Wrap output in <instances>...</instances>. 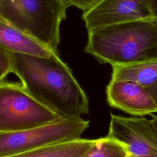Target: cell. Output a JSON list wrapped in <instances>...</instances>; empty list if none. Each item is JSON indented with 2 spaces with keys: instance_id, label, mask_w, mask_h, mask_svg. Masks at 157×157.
<instances>
[{
  "instance_id": "6da1fadb",
  "label": "cell",
  "mask_w": 157,
  "mask_h": 157,
  "mask_svg": "<svg viewBox=\"0 0 157 157\" xmlns=\"http://www.w3.org/2000/svg\"><path fill=\"white\" fill-rule=\"evenodd\" d=\"M12 63L23 88L44 106L65 118L88 113L87 96L59 53L45 58L13 53Z\"/></svg>"
},
{
  "instance_id": "7a4b0ae2",
  "label": "cell",
  "mask_w": 157,
  "mask_h": 157,
  "mask_svg": "<svg viewBox=\"0 0 157 157\" xmlns=\"http://www.w3.org/2000/svg\"><path fill=\"white\" fill-rule=\"evenodd\" d=\"M88 31L84 51L100 64H128L157 59V21L135 20Z\"/></svg>"
},
{
  "instance_id": "3957f363",
  "label": "cell",
  "mask_w": 157,
  "mask_h": 157,
  "mask_svg": "<svg viewBox=\"0 0 157 157\" xmlns=\"http://www.w3.org/2000/svg\"><path fill=\"white\" fill-rule=\"evenodd\" d=\"M64 0H0V18L58 52Z\"/></svg>"
},
{
  "instance_id": "277c9868",
  "label": "cell",
  "mask_w": 157,
  "mask_h": 157,
  "mask_svg": "<svg viewBox=\"0 0 157 157\" xmlns=\"http://www.w3.org/2000/svg\"><path fill=\"white\" fill-rule=\"evenodd\" d=\"M63 118L36 101L21 84L0 83V133L23 131Z\"/></svg>"
},
{
  "instance_id": "5b68a950",
  "label": "cell",
  "mask_w": 157,
  "mask_h": 157,
  "mask_svg": "<svg viewBox=\"0 0 157 157\" xmlns=\"http://www.w3.org/2000/svg\"><path fill=\"white\" fill-rule=\"evenodd\" d=\"M89 124L81 117L64 118L23 131L0 133V157L80 139Z\"/></svg>"
},
{
  "instance_id": "8992f818",
  "label": "cell",
  "mask_w": 157,
  "mask_h": 157,
  "mask_svg": "<svg viewBox=\"0 0 157 157\" xmlns=\"http://www.w3.org/2000/svg\"><path fill=\"white\" fill-rule=\"evenodd\" d=\"M107 136L123 144L131 157H157V133L146 118L111 113Z\"/></svg>"
},
{
  "instance_id": "52a82bcc",
  "label": "cell",
  "mask_w": 157,
  "mask_h": 157,
  "mask_svg": "<svg viewBox=\"0 0 157 157\" xmlns=\"http://www.w3.org/2000/svg\"><path fill=\"white\" fill-rule=\"evenodd\" d=\"M87 30L123 22L153 19L148 0H98L82 13Z\"/></svg>"
},
{
  "instance_id": "ba28073f",
  "label": "cell",
  "mask_w": 157,
  "mask_h": 157,
  "mask_svg": "<svg viewBox=\"0 0 157 157\" xmlns=\"http://www.w3.org/2000/svg\"><path fill=\"white\" fill-rule=\"evenodd\" d=\"M106 97L110 106L136 117L157 112V104L147 88L132 81L110 80Z\"/></svg>"
},
{
  "instance_id": "9c48e42d",
  "label": "cell",
  "mask_w": 157,
  "mask_h": 157,
  "mask_svg": "<svg viewBox=\"0 0 157 157\" xmlns=\"http://www.w3.org/2000/svg\"><path fill=\"white\" fill-rule=\"evenodd\" d=\"M0 47L13 53L49 58L59 53L0 18Z\"/></svg>"
},
{
  "instance_id": "30bf717a",
  "label": "cell",
  "mask_w": 157,
  "mask_h": 157,
  "mask_svg": "<svg viewBox=\"0 0 157 157\" xmlns=\"http://www.w3.org/2000/svg\"><path fill=\"white\" fill-rule=\"evenodd\" d=\"M111 80H130L148 88L157 79V59L112 66Z\"/></svg>"
},
{
  "instance_id": "8fae6325",
  "label": "cell",
  "mask_w": 157,
  "mask_h": 157,
  "mask_svg": "<svg viewBox=\"0 0 157 157\" xmlns=\"http://www.w3.org/2000/svg\"><path fill=\"white\" fill-rule=\"evenodd\" d=\"M96 141L80 138L6 157H80Z\"/></svg>"
},
{
  "instance_id": "7c38bea8",
  "label": "cell",
  "mask_w": 157,
  "mask_h": 157,
  "mask_svg": "<svg viewBox=\"0 0 157 157\" xmlns=\"http://www.w3.org/2000/svg\"><path fill=\"white\" fill-rule=\"evenodd\" d=\"M80 157H131L126 147L107 136L97 139L94 144Z\"/></svg>"
},
{
  "instance_id": "4fadbf2b",
  "label": "cell",
  "mask_w": 157,
  "mask_h": 157,
  "mask_svg": "<svg viewBox=\"0 0 157 157\" xmlns=\"http://www.w3.org/2000/svg\"><path fill=\"white\" fill-rule=\"evenodd\" d=\"M10 72H12V53L0 47V83Z\"/></svg>"
},
{
  "instance_id": "5bb4252c",
  "label": "cell",
  "mask_w": 157,
  "mask_h": 157,
  "mask_svg": "<svg viewBox=\"0 0 157 157\" xmlns=\"http://www.w3.org/2000/svg\"><path fill=\"white\" fill-rule=\"evenodd\" d=\"M98 0H64L68 7L74 6L83 12L88 10Z\"/></svg>"
},
{
  "instance_id": "9a60e30c",
  "label": "cell",
  "mask_w": 157,
  "mask_h": 157,
  "mask_svg": "<svg viewBox=\"0 0 157 157\" xmlns=\"http://www.w3.org/2000/svg\"><path fill=\"white\" fill-rule=\"evenodd\" d=\"M147 89L155 102L157 104V79Z\"/></svg>"
},
{
  "instance_id": "2e32d148",
  "label": "cell",
  "mask_w": 157,
  "mask_h": 157,
  "mask_svg": "<svg viewBox=\"0 0 157 157\" xmlns=\"http://www.w3.org/2000/svg\"><path fill=\"white\" fill-rule=\"evenodd\" d=\"M148 2L153 19L157 21V0H148Z\"/></svg>"
},
{
  "instance_id": "e0dca14e",
  "label": "cell",
  "mask_w": 157,
  "mask_h": 157,
  "mask_svg": "<svg viewBox=\"0 0 157 157\" xmlns=\"http://www.w3.org/2000/svg\"><path fill=\"white\" fill-rule=\"evenodd\" d=\"M150 121L153 128L157 133V115H152V118L150 120Z\"/></svg>"
}]
</instances>
